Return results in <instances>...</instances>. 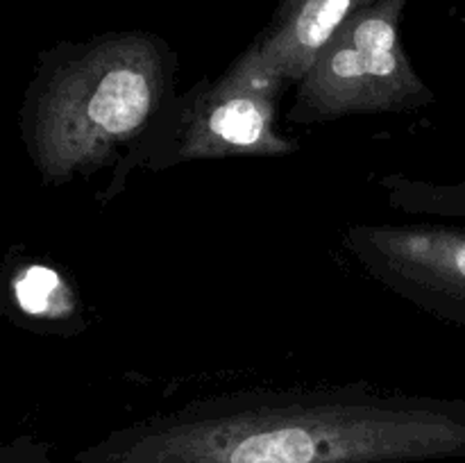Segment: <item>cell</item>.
Wrapping results in <instances>:
<instances>
[{
    "instance_id": "277c9868",
    "label": "cell",
    "mask_w": 465,
    "mask_h": 463,
    "mask_svg": "<svg viewBox=\"0 0 465 463\" xmlns=\"http://www.w3.org/2000/svg\"><path fill=\"white\" fill-rule=\"evenodd\" d=\"M282 91L223 73L180 94L157 130L121 159L95 198L109 204L125 191L134 171L159 172L209 159L289 157L300 143L277 127Z\"/></svg>"
},
{
    "instance_id": "ba28073f",
    "label": "cell",
    "mask_w": 465,
    "mask_h": 463,
    "mask_svg": "<svg viewBox=\"0 0 465 463\" xmlns=\"http://www.w3.org/2000/svg\"><path fill=\"white\" fill-rule=\"evenodd\" d=\"M386 202L409 216H436L465 221V180L431 182L422 177L391 172L380 180Z\"/></svg>"
},
{
    "instance_id": "6da1fadb",
    "label": "cell",
    "mask_w": 465,
    "mask_h": 463,
    "mask_svg": "<svg viewBox=\"0 0 465 463\" xmlns=\"http://www.w3.org/2000/svg\"><path fill=\"white\" fill-rule=\"evenodd\" d=\"M465 458V399L368 381L195 398L109 431L73 463H427Z\"/></svg>"
},
{
    "instance_id": "52a82bcc",
    "label": "cell",
    "mask_w": 465,
    "mask_h": 463,
    "mask_svg": "<svg viewBox=\"0 0 465 463\" xmlns=\"http://www.w3.org/2000/svg\"><path fill=\"white\" fill-rule=\"evenodd\" d=\"M5 313L36 334L75 336L86 327L75 284L66 272L35 259H18L5 280Z\"/></svg>"
},
{
    "instance_id": "8992f818",
    "label": "cell",
    "mask_w": 465,
    "mask_h": 463,
    "mask_svg": "<svg viewBox=\"0 0 465 463\" xmlns=\"http://www.w3.org/2000/svg\"><path fill=\"white\" fill-rule=\"evenodd\" d=\"M372 0H280L262 34L227 66L239 80L284 94L354 12Z\"/></svg>"
},
{
    "instance_id": "3957f363",
    "label": "cell",
    "mask_w": 465,
    "mask_h": 463,
    "mask_svg": "<svg viewBox=\"0 0 465 463\" xmlns=\"http://www.w3.org/2000/svg\"><path fill=\"white\" fill-rule=\"evenodd\" d=\"M409 0H372L343 23L295 84L289 121L321 125L359 113L416 112L436 100L402 44Z\"/></svg>"
},
{
    "instance_id": "9c48e42d",
    "label": "cell",
    "mask_w": 465,
    "mask_h": 463,
    "mask_svg": "<svg viewBox=\"0 0 465 463\" xmlns=\"http://www.w3.org/2000/svg\"><path fill=\"white\" fill-rule=\"evenodd\" d=\"M50 443L35 436H16L0 448V463H53Z\"/></svg>"
},
{
    "instance_id": "7a4b0ae2",
    "label": "cell",
    "mask_w": 465,
    "mask_h": 463,
    "mask_svg": "<svg viewBox=\"0 0 465 463\" xmlns=\"http://www.w3.org/2000/svg\"><path fill=\"white\" fill-rule=\"evenodd\" d=\"M177 68L173 45L148 30L41 50L18 107L23 148L41 184L114 171L177 103Z\"/></svg>"
},
{
    "instance_id": "5b68a950",
    "label": "cell",
    "mask_w": 465,
    "mask_h": 463,
    "mask_svg": "<svg viewBox=\"0 0 465 463\" xmlns=\"http://www.w3.org/2000/svg\"><path fill=\"white\" fill-rule=\"evenodd\" d=\"M343 245L386 291L465 330L463 225L352 222L343 232Z\"/></svg>"
}]
</instances>
